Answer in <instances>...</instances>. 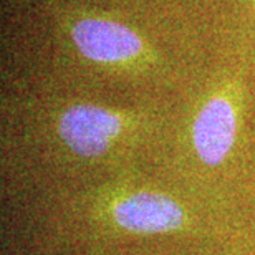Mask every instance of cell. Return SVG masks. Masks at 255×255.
<instances>
[{
    "mask_svg": "<svg viewBox=\"0 0 255 255\" xmlns=\"http://www.w3.org/2000/svg\"><path fill=\"white\" fill-rule=\"evenodd\" d=\"M50 13L66 43L91 65L113 73L141 75L159 63L152 45L111 15L71 3H52Z\"/></svg>",
    "mask_w": 255,
    "mask_h": 255,
    "instance_id": "6da1fadb",
    "label": "cell"
},
{
    "mask_svg": "<svg viewBox=\"0 0 255 255\" xmlns=\"http://www.w3.org/2000/svg\"><path fill=\"white\" fill-rule=\"evenodd\" d=\"M142 118L126 110L75 101L57 111L53 131L62 146L85 161H100L139 129Z\"/></svg>",
    "mask_w": 255,
    "mask_h": 255,
    "instance_id": "7a4b0ae2",
    "label": "cell"
},
{
    "mask_svg": "<svg viewBox=\"0 0 255 255\" xmlns=\"http://www.w3.org/2000/svg\"><path fill=\"white\" fill-rule=\"evenodd\" d=\"M244 91L239 78L216 83L199 100L187 128L189 146L206 167L222 166L236 147L242 120Z\"/></svg>",
    "mask_w": 255,
    "mask_h": 255,
    "instance_id": "3957f363",
    "label": "cell"
},
{
    "mask_svg": "<svg viewBox=\"0 0 255 255\" xmlns=\"http://www.w3.org/2000/svg\"><path fill=\"white\" fill-rule=\"evenodd\" d=\"M100 214L111 227L136 236L172 234L189 226V214L177 199L141 187H125L108 194Z\"/></svg>",
    "mask_w": 255,
    "mask_h": 255,
    "instance_id": "277c9868",
    "label": "cell"
},
{
    "mask_svg": "<svg viewBox=\"0 0 255 255\" xmlns=\"http://www.w3.org/2000/svg\"><path fill=\"white\" fill-rule=\"evenodd\" d=\"M252 2H254V5H255V0H252Z\"/></svg>",
    "mask_w": 255,
    "mask_h": 255,
    "instance_id": "5b68a950",
    "label": "cell"
}]
</instances>
